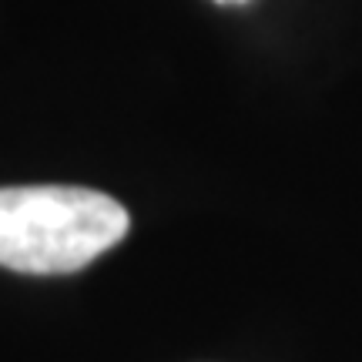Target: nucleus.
Returning a JSON list of instances; mask_svg holds the SVG:
<instances>
[{"label": "nucleus", "instance_id": "2", "mask_svg": "<svg viewBox=\"0 0 362 362\" xmlns=\"http://www.w3.org/2000/svg\"><path fill=\"white\" fill-rule=\"evenodd\" d=\"M215 4H245V0H215Z\"/></svg>", "mask_w": 362, "mask_h": 362}, {"label": "nucleus", "instance_id": "1", "mask_svg": "<svg viewBox=\"0 0 362 362\" xmlns=\"http://www.w3.org/2000/svg\"><path fill=\"white\" fill-rule=\"evenodd\" d=\"M131 215L111 194L78 185L0 188V265L21 275H71L128 235Z\"/></svg>", "mask_w": 362, "mask_h": 362}]
</instances>
